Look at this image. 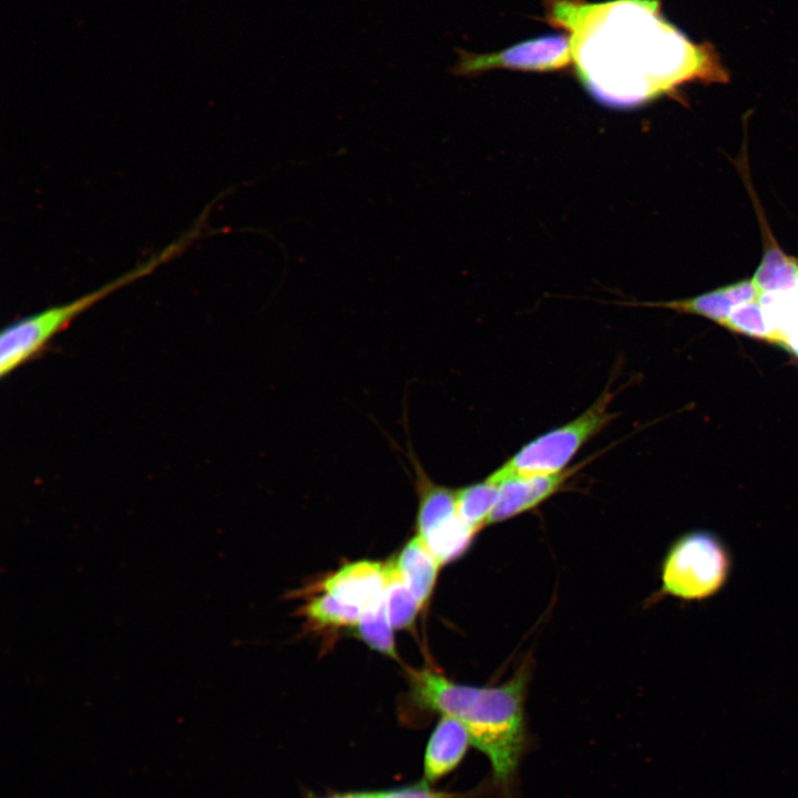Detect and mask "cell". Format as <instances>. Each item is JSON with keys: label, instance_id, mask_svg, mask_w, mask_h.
<instances>
[{"label": "cell", "instance_id": "1", "mask_svg": "<svg viewBox=\"0 0 798 798\" xmlns=\"http://www.w3.org/2000/svg\"><path fill=\"white\" fill-rule=\"evenodd\" d=\"M545 19L571 40L583 86L601 103L633 106L694 79H719L707 45H695L658 0H545Z\"/></svg>", "mask_w": 798, "mask_h": 798}, {"label": "cell", "instance_id": "2", "mask_svg": "<svg viewBox=\"0 0 798 798\" xmlns=\"http://www.w3.org/2000/svg\"><path fill=\"white\" fill-rule=\"evenodd\" d=\"M408 678L412 704L460 722L472 746L489 760L499 797L516 798L519 768L530 745L524 717L525 667L499 686L458 684L429 667L408 668Z\"/></svg>", "mask_w": 798, "mask_h": 798}, {"label": "cell", "instance_id": "3", "mask_svg": "<svg viewBox=\"0 0 798 798\" xmlns=\"http://www.w3.org/2000/svg\"><path fill=\"white\" fill-rule=\"evenodd\" d=\"M196 237L191 231L172 243L156 256L131 269L124 275L85 294L72 301L53 306L31 316L21 318L7 326L0 336V375L4 377L33 358L43 347L80 314L112 294L143 276L152 273L158 265L176 256L180 250Z\"/></svg>", "mask_w": 798, "mask_h": 798}, {"label": "cell", "instance_id": "4", "mask_svg": "<svg viewBox=\"0 0 798 798\" xmlns=\"http://www.w3.org/2000/svg\"><path fill=\"white\" fill-rule=\"evenodd\" d=\"M613 398L612 390L606 389L583 413L524 444L488 479L500 483L512 477L565 470L580 449L616 417L608 410Z\"/></svg>", "mask_w": 798, "mask_h": 798}, {"label": "cell", "instance_id": "5", "mask_svg": "<svg viewBox=\"0 0 798 798\" xmlns=\"http://www.w3.org/2000/svg\"><path fill=\"white\" fill-rule=\"evenodd\" d=\"M732 557L713 532L692 531L669 548L662 566V592L685 601H702L726 584Z\"/></svg>", "mask_w": 798, "mask_h": 798}, {"label": "cell", "instance_id": "6", "mask_svg": "<svg viewBox=\"0 0 798 798\" xmlns=\"http://www.w3.org/2000/svg\"><path fill=\"white\" fill-rule=\"evenodd\" d=\"M458 55L450 72L459 76H474L495 69L552 72L573 64L567 33L529 39L493 53L480 54L459 49Z\"/></svg>", "mask_w": 798, "mask_h": 798}, {"label": "cell", "instance_id": "7", "mask_svg": "<svg viewBox=\"0 0 798 798\" xmlns=\"http://www.w3.org/2000/svg\"><path fill=\"white\" fill-rule=\"evenodd\" d=\"M584 464L585 462H581L556 473L518 475L501 481L499 498L488 524L499 523L534 509L556 493Z\"/></svg>", "mask_w": 798, "mask_h": 798}, {"label": "cell", "instance_id": "8", "mask_svg": "<svg viewBox=\"0 0 798 798\" xmlns=\"http://www.w3.org/2000/svg\"><path fill=\"white\" fill-rule=\"evenodd\" d=\"M385 563L360 560L345 564L320 583L321 592L364 610L382 597Z\"/></svg>", "mask_w": 798, "mask_h": 798}, {"label": "cell", "instance_id": "9", "mask_svg": "<svg viewBox=\"0 0 798 798\" xmlns=\"http://www.w3.org/2000/svg\"><path fill=\"white\" fill-rule=\"evenodd\" d=\"M472 746L467 728L457 719L441 716L432 730L423 756V777L434 784L452 773Z\"/></svg>", "mask_w": 798, "mask_h": 798}, {"label": "cell", "instance_id": "10", "mask_svg": "<svg viewBox=\"0 0 798 798\" xmlns=\"http://www.w3.org/2000/svg\"><path fill=\"white\" fill-rule=\"evenodd\" d=\"M393 561L405 584L423 610L433 593L441 564L417 534L402 546Z\"/></svg>", "mask_w": 798, "mask_h": 798}, {"label": "cell", "instance_id": "11", "mask_svg": "<svg viewBox=\"0 0 798 798\" xmlns=\"http://www.w3.org/2000/svg\"><path fill=\"white\" fill-rule=\"evenodd\" d=\"M386 582L382 598L393 630H412L422 610L401 579L393 560L385 563Z\"/></svg>", "mask_w": 798, "mask_h": 798}, {"label": "cell", "instance_id": "12", "mask_svg": "<svg viewBox=\"0 0 798 798\" xmlns=\"http://www.w3.org/2000/svg\"><path fill=\"white\" fill-rule=\"evenodd\" d=\"M765 245L764 255L753 280L761 295L767 291L784 290L798 283V259L786 255L771 238Z\"/></svg>", "mask_w": 798, "mask_h": 798}, {"label": "cell", "instance_id": "13", "mask_svg": "<svg viewBox=\"0 0 798 798\" xmlns=\"http://www.w3.org/2000/svg\"><path fill=\"white\" fill-rule=\"evenodd\" d=\"M352 630L355 635L371 649L400 661L395 644L393 627L389 622L382 597L362 610Z\"/></svg>", "mask_w": 798, "mask_h": 798}, {"label": "cell", "instance_id": "14", "mask_svg": "<svg viewBox=\"0 0 798 798\" xmlns=\"http://www.w3.org/2000/svg\"><path fill=\"white\" fill-rule=\"evenodd\" d=\"M500 484L488 478L457 489V508L460 518L478 533L488 525L499 498Z\"/></svg>", "mask_w": 798, "mask_h": 798}, {"label": "cell", "instance_id": "15", "mask_svg": "<svg viewBox=\"0 0 798 798\" xmlns=\"http://www.w3.org/2000/svg\"><path fill=\"white\" fill-rule=\"evenodd\" d=\"M720 326L734 332L761 339L788 350V337L765 318L763 309L757 301L736 306Z\"/></svg>", "mask_w": 798, "mask_h": 798}, {"label": "cell", "instance_id": "16", "mask_svg": "<svg viewBox=\"0 0 798 798\" xmlns=\"http://www.w3.org/2000/svg\"><path fill=\"white\" fill-rule=\"evenodd\" d=\"M361 612V608L346 604L325 592L314 595L301 610V614L313 625L328 630H352Z\"/></svg>", "mask_w": 798, "mask_h": 798}, {"label": "cell", "instance_id": "17", "mask_svg": "<svg viewBox=\"0 0 798 798\" xmlns=\"http://www.w3.org/2000/svg\"><path fill=\"white\" fill-rule=\"evenodd\" d=\"M640 306L662 307L679 313L698 315L722 325L730 314L734 305L729 300L725 288L720 287L692 298L661 303H642Z\"/></svg>", "mask_w": 798, "mask_h": 798}, {"label": "cell", "instance_id": "18", "mask_svg": "<svg viewBox=\"0 0 798 798\" xmlns=\"http://www.w3.org/2000/svg\"><path fill=\"white\" fill-rule=\"evenodd\" d=\"M499 795V788L491 775L474 788L467 791H446L431 787L421 779L418 782L387 790L371 791L372 798H491Z\"/></svg>", "mask_w": 798, "mask_h": 798}, {"label": "cell", "instance_id": "19", "mask_svg": "<svg viewBox=\"0 0 798 798\" xmlns=\"http://www.w3.org/2000/svg\"><path fill=\"white\" fill-rule=\"evenodd\" d=\"M729 300L734 306L758 301L761 293L753 278L743 279L724 286Z\"/></svg>", "mask_w": 798, "mask_h": 798}, {"label": "cell", "instance_id": "20", "mask_svg": "<svg viewBox=\"0 0 798 798\" xmlns=\"http://www.w3.org/2000/svg\"><path fill=\"white\" fill-rule=\"evenodd\" d=\"M319 798H372V797H371V791H356V792L335 794V795L319 797Z\"/></svg>", "mask_w": 798, "mask_h": 798}]
</instances>
